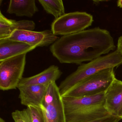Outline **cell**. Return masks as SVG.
I'll return each mask as SVG.
<instances>
[{
	"label": "cell",
	"instance_id": "5b68a950",
	"mask_svg": "<svg viewBox=\"0 0 122 122\" xmlns=\"http://www.w3.org/2000/svg\"><path fill=\"white\" fill-rule=\"evenodd\" d=\"M26 53L0 62V90L3 91L17 88L26 64Z\"/></svg>",
	"mask_w": 122,
	"mask_h": 122
},
{
	"label": "cell",
	"instance_id": "ac0fdd59",
	"mask_svg": "<svg viewBox=\"0 0 122 122\" xmlns=\"http://www.w3.org/2000/svg\"><path fill=\"white\" fill-rule=\"evenodd\" d=\"M12 117L15 122H30L25 109L13 111L12 113Z\"/></svg>",
	"mask_w": 122,
	"mask_h": 122
},
{
	"label": "cell",
	"instance_id": "7a4b0ae2",
	"mask_svg": "<svg viewBox=\"0 0 122 122\" xmlns=\"http://www.w3.org/2000/svg\"><path fill=\"white\" fill-rule=\"evenodd\" d=\"M122 65V55L117 49L88 63H82L59 85L58 88L61 96L85 78L102 70L117 67Z\"/></svg>",
	"mask_w": 122,
	"mask_h": 122
},
{
	"label": "cell",
	"instance_id": "8fae6325",
	"mask_svg": "<svg viewBox=\"0 0 122 122\" xmlns=\"http://www.w3.org/2000/svg\"><path fill=\"white\" fill-rule=\"evenodd\" d=\"M104 104L66 114V122H88L110 115Z\"/></svg>",
	"mask_w": 122,
	"mask_h": 122
},
{
	"label": "cell",
	"instance_id": "8992f818",
	"mask_svg": "<svg viewBox=\"0 0 122 122\" xmlns=\"http://www.w3.org/2000/svg\"><path fill=\"white\" fill-rule=\"evenodd\" d=\"M46 122H66L62 97L56 82L48 85L41 107Z\"/></svg>",
	"mask_w": 122,
	"mask_h": 122
},
{
	"label": "cell",
	"instance_id": "e0dca14e",
	"mask_svg": "<svg viewBox=\"0 0 122 122\" xmlns=\"http://www.w3.org/2000/svg\"><path fill=\"white\" fill-rule=\"evenodd\" d=\"M25 109L30 122H46L42 108L34 106H29Z\"/></svg>",
	"mask_w": 122,
	"mask_h": 122
},
{
	"label": "cell",
	"instance_id": "4fadbf2b",
	"mask_svg": "<svg viewBox=\"0 0 122 122\" xmlns=\"http://www.w3.org/2000/svg\"><path fill=\"white\" fill-rule=\"evenodd\" d=\"M35 26V23L32 20L16 21L8 19L0 11V40L6 39L17 30L33 31Z\"/></svg>",
	"mask_w": 122,
	"mask_h": 122
},
{
	"label": "cell",
	"instance_id": "d6986e66",
	"mask_svg": "<svg viewBox=\"0 0 122 122\" xmlns=\"http://www.w3.org/2000/svg\"><path fill=\"white\" fill-rule=\"evenodd\" d=\"M122 119L121 118L110 115L88 122H119Z\"/></svg>",
	"mask_w": 122,
	"mask_h": 122
},
{
	"label": "cell",
	"instance_id": "30bf717a",
	"mask_svg": "<svg viewBox=\"0 0 122 122\" xmlns=\"http://www.w3.org/2000/svg\"><path fill=\"white\" fill-rule=\"evenodd\" d=\"M105 93L86 97H62L65 115L105 103Z\"/></svg>",
	"mask_w": 122,
	"mask_h": 122
},
{
	"label": "cell",
	"instance_id": "2e32d148",
	"mask_svg": "<svg viewBox=\"0 0 122 122\" xmlns=\"http://www.w3.org/2000/svg\"><path fill=\"white\" fill-rule=\"evenodd\" d=\"M38 2L45 11L53 15L55 19L65 14L63 2L62 0H39Z\"/></svg>",
	"mask_w": 122,
	"mask_h": 122
},
{
	"label": "cell",
	"instance_id": "ba28073f",
	"mask_svg": "<svg viewBox=\"0 0 122 122\" xmlns=\"http://www.w3.org/2000/svg\"><path fill=\"white\" fill-rule=\"evenodd\" d=\"M105 107L111 115L122 119V81L115 78L105 93Z\"/></svg>",
	"mask_w": 122,
	"mask_h": 122
},
{
	"label": "cell",
	"instance_id": "7402d4cb",
	"mask_svg": "<svg viewBox=\"0 0 122 122\" xmlns=\"http://www.w3.org/2000/svg\"><path fill=\"white\" fill-rule=\"evenodd\" d=\"M0 122H6L3 119V118H2L0 117Z\"/></svg>",
	"mask_w": 122,
	"mask_h": 122
},
{
	"label": "cell",
	"instance_id": "6da1fadb",
	"mask_svg": "<svg viewBox=\"0 0 122 122\" xmlns=\"http://www.w3.org/2000/svg\"><path fill=\"white\" fill-rule=\"evenodd\" d=\"M110 32L96 27L58 38L50 47L53 56L61 63L81 65L114 51Z\"/></svg>",
	"mask_w": 122,
	"mask_h": 122
},
{
	"label": "cell",
	"instance_id": "3957f363",
	"mask_svg": "<svg viewBox=\"0 0 122 122\" xmlns=\"http://www.w3.org/2000/svg\"><path fill=\"white\" fill-rule=\"evenodd\" d=\"M114 69H105L85 78L63 96L78 97L105 93L116 78Z\"/></svg>",
	"mask_w": 122,
	"mask_h": 122
},
{
	"label": "cell",
	"instance_id": "7c38bea8",
	"mask_svg": "<svg viewBox=\"0 0 122 122\" xmlns=\"http://www.w3.org/2000/svg\"><path fill=\"white\" fill-rule=\"evenodd\" d=\"M62 74V72L57 66L52 65L35 75L23 78L18 87L32 85H47L51 82H56Z\"/></svg>",
	"mask_w": 122,
	"mask_h": 122
},
{
	"label": "cell",
	"instance_id": "ffe728a7",
	"mask_svg": "<svg viewBox=\"0 0 122 122\" xmlns=\"http://www.w3.org/2000/svg\"><path fill=\"white\" fill-rule=\"evenodd\" d=\"M117 46V50L122 55V36L118 38Z\"/></svg>",
	"mask_w": 122,
	"mask_h": 122
},
{
	"label": "cell",
	"instance_id": "52a82bcc",
	"mask_svg": "<svg viewBox=\"0 0 122 122\" xmlns=\"http://www.w3.org/2000/svg\"><path fill=\"white\" fill-rule=\"evenodd\" d=\"M58 38L50 30L41 32L17 30L6 39L22 42L36 48L51 45Z\"/></svg>",
	"mask_w": 122,
	"mask_h": 122
},
{
	"label": "cell",
	"instance_id": "5bb4252c",
	"mask_svg": "<svg viewBox=\"0 0 122 122\" xmlns=\"http://www.w3.org/2000/svg\"><path fill=\"white\" fill-rule=\"evenodd\" d=\"M36 48L22 42L6 39L0 40V62L19 55L27 54Z\"/></svg>",
	"mask_w": 122,
	"mask_h": 122
},
{
	"label": "cell",
	"instance_id": "44dd1931",
	"mask_svg": "<svg viewBox=\"0 0 122 122\" xmlns=\"http://www.w3.org/2000/svg\"><path fill=\"white\" fill-rule=\"evenodd\" d=\"M117 5L119 7L122 8V0H119L117 2Z\"/></svg>",
	"mask_w": 122,
	"mask_h": 122
},
{
	"label": "cell",
	"instance_id": "9a60e30c",
	"mask_svg": "<svg viewBox=\"0 0 122 122\" xmlns=\"http://www.w3.org/2000/svg\"><path fill=\"white\" fill-rule=\"evenodd\" d=\"M35 2V0H11L7 12L18 17H32L38 11Z\"/></svg>",
	"mask_w": 122,
	"mask_h": 122
},
{
	"label": "cell",
	"instance_id": "277c9868",
	"mask_svg": "<svg viewBox=\"0 0 122 122\" xmlns=\"http://www.w3.org/2000/svg\"><path fill=\"white\" fill-rule=\"evenodd\" d=\"M92 15L86 12H72L64 14L55 19L51 25V30L55 36L68 35L81 32L92 25Z\"/></svg>",
	"mask_w": 122,
	"mask_h": 122
},
{
	"label": "cell",
	"instance_id": "9c48e42d",
	"mask_svg": "<svg viewBox=\"0 0 122 122\" xmlns=\"http://www.w3.org/2000/svg\"><path fill=\"white\" fill-rule=\"evenodd\" d=\"M48 85H32L20 86L19 98L21 104L26 107L34 106L41 107L47 89Z\"/></svg>",
	"mask_w": 122,
	"mask_h": 122
}]
</instances>
